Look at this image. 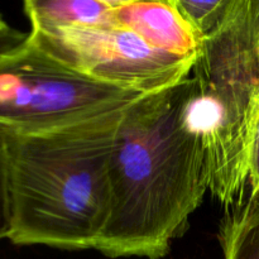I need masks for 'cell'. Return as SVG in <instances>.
Segmentation results:
<instances>
[{"mask_svg":"<svg viewBox=\"0 0 259 259\" xmlns=\"http://www.w3.org/2000/svg\"><path fill=\"white\" fill-rule=\"evenodd\" d=\"M191 77L124 111L110 158V214L96 250L161 259L209 191L201 137L185 113Z\"/></svg>","mask_w":259,"mask_h":259,"instance_id":"6da1fadb","label":"cell"},{"mask_svg":"<svg viewBox=\"0 0 259 259\" xmlns=\"http://www.w3.org/2000/svg\"><path fill=\"white\" fill-rule=\"evenodd\" d=\"M125 109L30 134L4 133L17 245L96 249L110 214V158Z\"/></svg>","mask_w":259,"mask_h":259,"instance_id":"7a4b0ae2","label":"cell"},{"mask_svg":"<svg viewBox=\"0 0 259 259\" xmlns=\"http://www.w3.org/2000/svg\"><path fill=\"white\" fill-rule=\"evenodd\" d=\"M259 0H233L223 24L201 40L185 113L201 137L209 191L225 209L244 200L259 85Z\"/></svg>","mask_w":259,"mask_h":259,"instance_id":"3957f363","label":"cell"},{"mask_svg":"<svg viewBox=\"0 0 259 259\" xmlns=\"http://www.w3.org/2000/svg\"><path fill=\"white\" fill-rule=\"evenodd\" d=\"M146 95L75 70L30 37L0 58V132L4 133L62 128L125 109Z\"/></svg>","mask_w":259,"mask_h":259,"instance_id":"277c9868","label":"cell"},{"mask_svg":"<svg viewBox=\"0 0 259 259\" xmlns=\"http://www.w3.org/2000/svg\"><path fill=\"white\" fill-rule=\"evenodd\" d=\"M29 37L35 45L80 72L147 95L189 77L195 62L156 50L136 33L115 24L30 29Z\"/></svg>","mask_w":259,"mask_h":259,"instance_id":"5b68a950","label":"cell"},{"mask_svg":"<svg viewBox=\"0 0 259 259\" xmlns=\"http://www.w3.org/2000/svg\"><path fill=\"white\" fill-rule=\"evenodd\" d=\"M113 19L115 25L136 33L156 50L196 60L200 39L180 13L176 0H114Z\"/></svg>","mask_w":259,"mask_h":259,"instance_id":"8992f818","label":"cell"},{"mask_svg":"<svg viewBox=\"0 0 259 259\" xmlns=\"http://www.w3.org/2000/svg\"><path fill=\"white\" fill-rule=\"evenodd\" d=\"M32 29L101 28L114 25V0H27Z\"/></svg>","mask_w":259,"mask_h":259,"instance_id":"52a82bcc","label":"cell"},{"mask_svg":"<svg viewBox=\"0 0 259 259\" xmlns=\"http://www.w3.org/2000/svg\"><path fill=\"white\" fill-rule=\"evenodd\" d=\"M219 240L225 259H259V196L225 209Z\"/></svg>","mask_w":259,"mask_h":259,"instance_id":"ba28073f","label":"cell"},{"mask_svg":"<svg viewBox=\"0 0 259 259\" xmlns=\"http://www.w3.org/2000/svg\"><path fill=\"white\" fill-rule=\"evenodd\" d=\"M233 0H211V2H196V0H176L182 17L197 35L202 39L211 35L227 18Z\"/></svg>","mask_w":259,"mask_h":259,"instance_id":"9c48e42d","label":"cell"},{"mask_svg":"<svg viewBox=\"0 0 259 259\" xmlns=\"http://www.w3.org/2000/svg\"><path fill=\"white\" fill-rule=\"evenodd\" d=\"M12 230V204L9 186V159L5 139L0 133V239L9 238Z\"/></svg>","mask_w":259,"mask_h":259,"instance_id":"30bf717a","label":"cell"},{"mask_svg":"<svg viewBox=\"0 0 259 259\" xmlns=\"http://www.w3.org/2000/svg\"><path fill=\"white\" fill-rule=\"evenodd\" d=\"M29 33L20 32L15 28L7 25L0 29V58L14 52L28 40Z\"/></svg>","mask_w":259,"mask_h":259,"instance_id":"8fae6325","label":"cell"},{"mask_svg":"<svg viewBox=\"0 0 259 259\" xmlns=\"http://www.w3.org/2000/svg\"><path fill=\"white\" fill-rule=\"evenodd\" d=\"M248 186L250 189L249 197L259 196V121L253 137L250 148L249 167H248Z\"/></svg>","mask_w":259,"mask_h":259,"instance_id":"7c38bea8","label":"cell"},{"mask_svg":"<svg viewBox=\"0 0 259 259\" xmlns=\"http://www.w3.org/2000/svg\"><path fill=\"white\" fill-rule=\"evenodd\" d=\"M253 116H254L255 124H257V125H258V121H259V85H258V88H257V91H255V96H254Z\"/></svg>","mask_w":259,"mask_h":259,"instance_id":"4fadbf2b","label":"cell"},{"mask_svg":"<svg viewBox=\"0 0 259 259\" xmlns=\"http://www.w3.org/2000/svg\"><path fill=\"white\" fill-rule=\"evenodd\" d=\"M7 25H9V24H7V22H5V20L3 19L2 15H0V29H2V28H5Z\"/></svg>","mask_w":259,"mask_h":259,"instance_id":"5bb4252c","label":"cell"},{"mask_svg":"<svg viewBox=\"0 0 259 259\" xmlns=\"http://www.w3.org/2000/svg\"><path fill=\"white\" fill-rule=\"evenodd\" d=\"M258 47H259V9H258Z\"/></svg>","mask_w":259,"mask_h":259,"instance_id":"9a60e30c","label":"cell"}]
</instances>
